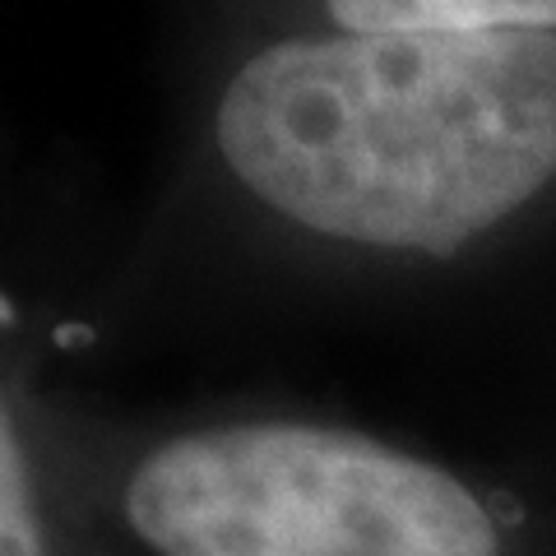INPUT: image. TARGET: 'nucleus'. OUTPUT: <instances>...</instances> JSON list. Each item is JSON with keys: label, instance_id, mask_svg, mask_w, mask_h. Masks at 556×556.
<instances>
[{"label": "nucleus", "instance_id": "f257e3e1", "mask_svg": "<svg viewBox=\"0 0 556 556\" xmlns=\"http://www.w3.org/2000/svg\"><path fill=\"white\" fill-rule=\"evenodd\" d=\"M214 149L306 237L455 255L556 181V38L288 33L228 75Z\"/></svg>", "mask_w": 556, "mask_h": 556}, {"label": "nucleus", "instance_id": "f03ea898", "mask_svg": "<svg viewBox=\"0 0 556 556\" xmlns=\"http://www.w3.org/2000/svg\"><path fill=\"white\" fill-rule=\"evenodd\" d=\"M121 515L149 556H501L445 464L329 422H218L135 459Z\"/></svg>", "mask_w": 556, "mask_h": 556}, {"label": "nucleus", "instance_id": "7ed1b4c3", "mask_svg": "<svg viewBox=\"0 0 556 556\" xmlns=\"http://www.w3.org/2000/svg\"><path fill=\"white\" fill-rule=\"evenodd\" d=\"M339 33H552L556 0H320Z\"/></svg>", "mask_w": 556, "mask_h": 556}, {"label": "nucleus", "instance_id": "20e7f679", "mask_svg": "<svg viewBox=\"0 0 556 556\" xmlns=\"http://www.w3.org/2000/svg\"><path fill=\"white\" fill-rule=\"evenodd\" d=\"M0 556H56L5 386H0Z\"/></svg>", "mask_w": 556, "mask_h": 556}]
</instances>
